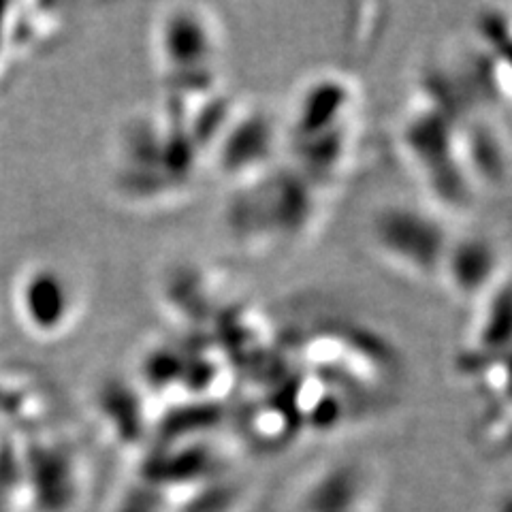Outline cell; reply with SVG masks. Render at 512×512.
Returning <instances> with one entry per match:
<instances>
[{
    "instance_id": "1",
    "label": "cell",
    "mask_w": 512,
    "mask_h": 512,
    "mask_svg": "<svg viewBox=\"0 0 512 512\" xmlns=\"http://www.w3.org/2000/svg\"><path fill=\"white\" fill-rule=\"evenodd\" d=\"M370 237L376 252L408 276L440 278L451 235L444 224L412 205H389L374 214Z\"/></svg>"
},
{
    "instance_id": "2",
    "label": "cell",
    "mask_w": 512,
    "mask_h": 512,
    "mask_svg": "<svg viewBox=\"0 0 512 512\" xmlns=\"http://www.w3.org/2000/svg\"><path fill=\"white\" fill-rule=\"evenodd\" d=\"M156 47L167 71L207 73L218 54L220 37L210 15L195 7H180L160 22Z\"/></svg>"
},
{
    "instance_id": "3",
    "label": "cell",
    "mask_w": 512,
    "mask_h": 512,
    "mask_svg": "<svg viewBox=\"0 0 512 512\" xmlns=\"http://www.w3.org/2000/svg\"><path fill=\"white\" fill-rule=\"evenodd\" d=\"M498 274V250L483 237H463L461 242H451L440 269V278L446 280V286L466 299L491 293Z\"/></svg>"
},
{
    "instance_id": "4",
    "label": "cell",
    "mask_w": 512,
    "mask_h": 512,
    "mask_svg": "<svg viewBox=\"0 0 512 512\" xmlns=\"http://www.w3.org/2000/svg\"><path fill=\"white\" fill-rule=\"evenodd\" d=\"M24 299L30 320L41 329L62 327L64 320L71 318V286L58 276V271H37L26 284Z\"/></svg>"
}]
</instances>
